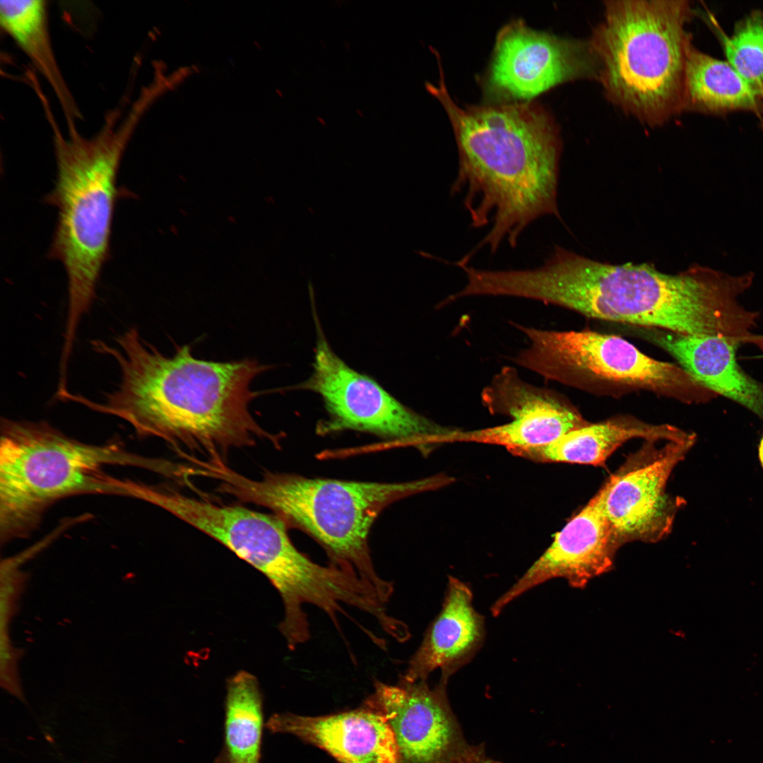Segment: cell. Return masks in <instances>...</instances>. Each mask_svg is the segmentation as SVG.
I'll list each match as a JSON object with an SVG mask.
<instances>
[{"label":"cell","instance_id":"cell-1","mask_svg":"<svg viewBox=\"0 0 763 763\" xmlns=\"http://www.w3.org/2000/svg\"><path fill=\"white\" fill-rule=\"evenodd\" d=\"M119 348L94 341V350L114 357L121 371L118 388L105 402L76 395L74 401L129 422L141 435L167 442L181 456L223 461L230 450L258 441L278 443L254 420L249 403L259 391L250 386L270 366L254 359L201 360L189 345L167 356L143 341L135 328L116 338ZM200 459V458H199Z\"/></svg>","mask_w":763,"mask_h":763},{"label":"cell","instance_id":"cell-2","mask_svg":"<svg viewBox=\"0 0 763 763\" xmlns=\"http://www.w3.org/2000/svg\"><path fill=\"white\" fill-rule=\"evenodd\" d=\"M491 287L497 297L533 300L588 317L685 336L740 342L753 321L752 312L739 302L751 287L745 273L694 265L668 274L651 263H603L560 246L537 267L496 271Z\"/></svg>","mask_w":763,"mask_h":763},{"label":"cell","instance_id":"cell-3","mask_svg":"<svg viewBox=\"0 0 763 763\" xmlns=\"http://www.w3.org/2000/svg\"><path fill=\"white\" fill-rule=\"evenodd\" d=\"M439 63L438 83L425 87L445 109L457 143L458 172L450 192L463 198L472 227L489 226L466 254L471 261L485 247L491 253L503 242L515 247L526 228L542 217L560 218L561 141L553 119L536 103L457 105Z\"/></svg>","mask_w":763,"mask_h":763},{"label":"cell","instance_id":"cell-4","mask_svg":"<svg viewBox=\"0 0 763 763\" xmlns=\"http://www.w3.org/2000/svg\"><path fill=\"white\" fill-rule=\"evenodd\" d=\"M146 110L139 103L108 114L99 131L84 137L76 126L60 131L50 110L57 164L54 189L46 203L57 208L49 256L64 266L68 280V311L64 338L75 341L81 318L95 297L102 266L108 258L114 206L119 191L117 177L124 152Z\"/></svg>","mask_w":763,"mask_h":763},{"label":"cell","instance_id":"cell-5","mask_svg":"<svg viewBox=\"0 0 763 763\" xmlns=\"http://www.w3.org/2000/svg\"><path fill=\"white\" fill-rule=\"evenodd\" d=\"M206 477L218 483V492L267 508L288 527L308 533L326 550L331 563L355 571L385 603L394 587L374 567L368 546L372 524L394 502L452 480L434 475L402 483L360 482L270 471L252 479L223 462L211 465Z\"/></svg>","mask_w":763,"mask_h":763},{"label":"cell","instance_id":"cell-6","mask_svg":"<svg viewBox=\"0 0 763 763\" xmlns=\"http://www.w3.org/2000/svg\"><path fill=\"white\" fill-rule=\"evenodd\" d=\"M686 1H609L590 45L610 100L649 124L683 111Z\"/></svg>","mask_w":763,"mask_h":763},{"label":"cell","instance_id":"cell-7","mask_svg":"<svg viewBox=\"0 0 763 763\" xmlns=\"http://www.w3.org/2000/svg\"><path fill=\"white\" fill-rule=\"evenodd\" d=\"M114 444L93 446L63 434L46 423L2 424L0 444L1 538L33 528L44 509L81 492H124L102 471L108 464L141 463Z\"/></svg>","mask_w":763,"mask_h":763},{"label":"cell","instance_id":"cell-8","mask_svg":"<svg viewBox=\"0 0 763 763\" xmlns=\"http://www.w3.org/2000/svg\"><path fill=\"white\" fill-rule=\"evenodd\" d=\"M511 324L528 341L511 360L546 379L603 395L646 390L686 403L716 397L682 367L654 360L619 336Z\"/></svg>","mask_w":763,"mask_h":763},{"label":"cell","instance_id":"cell-9","mask_svg":"<svg viewBox=\"0 0 763 763\" xmlns=\"http://www.w3.org/2000/svg\"><path fill=\"white\" fill-rule=\"evenodd\" d=\"M142 499L215 539L264 574L280 596L294 591L311 560L292 543L277 516L191 497L170 487L146 485Z\"/></svg>","mask_w":763,"mask_h":763},{"label":"cell","instance_id":"cell-10","mask_svg":"<svg viewBox=\"0 0 763 763\" xmlns=\"http://www.w3.org/2000/svg\"><path fill=\"white\" fill-rule=\"evenodd\" d=\"M314 370L299 388L323 398L331 420L321 430L371 432L423 450L441 444L454 427H444L403 405L371 378L348 366L317 327Z\"/></svg>","mask_w":763,"mask_h":763},{"label":"cell","instance_id":"cell-11","mask_svg":"<svg viewBox=\"0 0 763 763\" xmlns=\"http://www.w3.org/2000/svg\"><path fill=\"white\" fill-rule=\"evenodd\" d=\"M695 439L667 442L661 448L648 442L605 482V509L620 547L656 543L670 533L682 502L667 492V483Z\"/></svg>","mask_w":763,"mask_h":763},{"label":"cell","instance_id":"cell-12","mask_svg":"<svg viewBox=\"0 0 763 763\" xmlns=\"http://www.w3.org/2000/svg\"><path fill=\"white\" fill-rule=\"evenodd\" d=\"M598 75L589 42L538 31L518 20L497 35L487 87L497 96L528 100L562 83Z\"/></svg>","mask_w":763,"mask_h":763},{"label":"cell","instance_id":"cell-13","mask_svg":"<svg viewBox=\"0 0 763 763\" xmlns=\"http://www.w3.org/2000/svg\"><path fill=\"white\" fill-rule=\"evenodd\" d=\"M485 404L491 413L509 415L511 420L479 430L454 428L443 437V444H497L511 451L548 444L588 424L554 392L528 383L514 370L502 374L493 382Z\"/></svg>","mask_w":763,"mask_h":763},{"label":"cell","instance_id":"cell-14","mask_svg":"<svg viewBox=\"0 0 763 763\" xmlns=\"http://www.w3.org/2000/svg\"><path fill=\"white\" fill-rule=\"evenodd\" d=\"M605 483L554 537L552 544L520 579L492 605L496 616L513 600L548 580L565 579L584 588L593 578L610 571L620 548L605 509Z\"/></svg>","mask_w":763,"mask_h":763},{"label":"cell","instance_id":"cell-15","mask_svg":"<svg viewBox=\"0 0 763 763\" xmlns=\"http://www.w3.org/2000/svg\"><path fill=\"white\" fill-rule=\"evenodd\" d=\"M449 678L433 688L426 680L377 681L367 706L382 714L396 740L402 763H442L456 748L446 699Z\"/></svg>","mask_w":763,"mask_h":763},{"label":"cell","instance_id":"cell-16","mask_svg":"<svg viewBox=\"0 0 763 763\" xmlns=\"http://www.w3.org/2000/svg\"><path fill=\"white\" fill-rule=\"evenodd\" d=\"M326 751L341 763H402L394 733L386 718L365 708L321 716L273 714L265 727Z\"/></svg>","mask_w":763,"mask_h":763},{"label":"cell","instance_id":"cell-17","mask_svg":"<svg viewBox=\"0 0 763 763\" xmlns=\"http://www.w3.org/2000/svg\"><path fill=\"white\" fill-rule=\"evenodd\" d=\"M467 584L449 576L442 608L410 658L401 678L426 680L439 668L449 678L468 663L480 647L485 635L483 617L474 609Z\"/></svg>","mask_w":763,"mask_h":763},{"label":"cell","instance_id":"cell-18","mask_svg":"<svg viewBox=\"0 0 763 763\" xmlns=\"http://www.w3.org/2000/svg\"><path fill=\"white\" fill-rule=\"evenodd\" d=\"M649 338L670 353L702 386L747 408L763 420V384L738 365L729 339L651 332Z\"/></svg>","mask_w":763,"mask_h":763},{"label":"cell","instance_id":"cell-19","mask_svg":"<svg viewBox=\"0 0 763 763\" xmlns=\"http://www.w3.org/2000/svg\"><path fill=\"white\" fill-rule=\"evenodd\" d=\"M694 435L668 424L654 425L634 418L619 417L599 423H588L544 446L509 452L537 461L604 466L608 458L632 439L671 442L685 440Z\"/></svg>","mask_w":763,"mask_h":763},{"label":"cell","instance_id":"cell-20","mask_svg":"<svg viewBox=\"0 0 763 763\" xmlns=\"http://www.w3.org/2000/svg\"><path fill=\"white\" fill-rule=\"evenodd\" d=\"M2 29L47 81L61 108L68 128L82 114L57 59L50 34L47 2L42 0L0 1Z\"/></svg>","mask_w":763,"mask_h":763},{"label":"cell","instance_id":"cell-21","mask_svg":"<svg viewBox=\"0 0 763 763\" xmlns=\"http://www.w3.org/2000/svg\"><path fill=\"white\" fill-rule=\"evenodd\" d=\"M761 95L726 61L689 47L683 110L711 114L737 111L760 113Z\"/></svg>","mask_w":763,"mask_h":763},{"label":"cell","instance_id":"cell-22","mask_svg":"<svg viewBox=\"0 0 763 763\" xmlns=\"http://www.w3.org/2000/svg\"><path fill=\"white\" fill-rule=\"evenodd\" d=\"M264 727L259 682L239 671L227 682L223 745L214 763H261Z\"/></svg>","mask_w":763,"mask_h":763},{"label":"cell","instance_id":"cell-23","mask_svg":"<svg viewBox=\"0 0 763 763\" xmlns=\"http://www.w3.org/2000/svg\"><path fill=\"white\" fill-rule=\"evenodd\" d=\"M729 64L752 88L763 94V11H752L735 25L733 32L720 34Z\"/></svg>","mask_w":763,"mask_h":763},{"label":"cell","instance_id":"cell-24","mask_svg":"<svg viewBox=\"0 0 763 763\" xmlns=\"http://www.w3.org/2000/svg\"><path fill=\"white\" fill-rule=\"evenodd\" d=\"M442 763H499L485 755L478 747H461L453 752Z\"/></svg>","mask_w":763,"mask_h":763},{"label":"cell","instance_id":"cell-25","mask_svg":"<svg viewBox=\"0 0 763 763\" xmlns=\"http://www.w3.org/2000/svg\"><path fill=\"white\" fill-rule=\"evenodd\" d=\"M759 456L760 462H761L762 466L763 467V437L762 438L760 444H759Z\"/></svg>","mask_w":763,"mask_h":763},{"label":"cell","instance_id":"cell-26","mask_svg":"<svg viewBox=\"0 0 763 763\" xmlns=\"http://www.w3.org/2000/svg\"><path fill=\"white\" fill-rule=\"evenodd\" d=\"M760 113H761V114H762V116H763V94H762V96H761V108H760Z\"/></svg>","mask_w":763,"mask_h":763}]
</instances>
